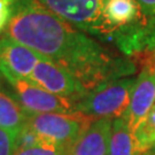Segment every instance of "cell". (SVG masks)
<instances>
[{"label":"cell","mask_w":155,"mask_h":155,"mask_svg":"<svg viewBox=\"0 0 155 155\" xmlns=\"http://www.w3.org/2000/svg\"><path fill=\"white\" fill-rule=\"evenodd\" d=\"M4 35L63 67L86 92L137 70L132 60L114 54L38 0H13Z\"/></svg>","instance_id":"1"},{"label":"cell","mask_w":155,"mask_h":155,"mask_svg":"<svg viewBox=\"0 0 155 155\" xmlns=\"http://www.w3.org/2000/svg\"><path fill=\"white\" fill-rule=\"evenodd\" d=\"M136 78L109 81L84 94L75 102V109L92 120L117 118L125 114Z\"/></svg>","instance_id":"2"},{"label":"cell","mask_w":155,"mask_h":155,"mask_svg":"<svg viewBox=\"0 0 155 155\" xmlns=\"http://www.w3.org/2000/svg\"><path fill=\"white\" fill-rule=\"evenodd\" d=\"M28 113V111H27ZM94 120L81 113H28V124L64 155Z\"/></svg>","instance_id":"3"},{"label":"cell","mask_w":155,"mask_h":155,"mask_svg":"<svg viewBox=\"0 0 155 155\" xmlns=\"http://www.w3.org/2000/svg\"><path fill=\"white\" fill-rule=\"evenodd\" d=\"M56 16L94 37L109 40L104 8L106 0H38Z\"/></svg>","instance_id":"4"},{"label":"cell","mask_w":155,"mask_h":155,"mask_svg":"<svg viewBox=\"0 0 155 155\" xmlns=\"http://www.w3.org/2000/svg\"><path fill=\"white\" fill-rule=\"evenodd\" d=\"M13 89V97L28 113L70 114L76 113L75 102L51 93L30 79L15 77L9 74H0Z\"/></svg>","instance_id":"5"},{"label":"cell","mask_w":155,"mask_h":155,"mask_svg":"<svg viewBox=\"0 0 155 155\" xmlns=\"http://www.w3.org/2000/svg\"><path fill=\"white\" fill-rule=\"evenodd\" d=\"M30 81L51 93L76 102L86 91L82 84L63 67L41 55L36 64Z\"/></svg>","instance_id":"6"},{"label":"cell","mask_w":155,"mask_h":155,"mask_svg":"<svg viewBox=\"0 0 155 155\" xmlns=\"http://www.w3.org/2000/svg\"><path fill=\"white\" fill-rule=\"evenodd\" d=\"M40 54L4 35L0 38V74L30 79Z\"/></svg>","instance_id":"7"},{"label":"cell","mask_w":155,"mask_h":155,"mask_svg":"<svg viewBox=\"0 0 155 155\" xmlns=\"http://www.w3.org/2000/svg\"><path fill=\"white\" fill-rule=\"evenodd\" d=\"M155 105V70L143 67L133 85L130 104L123 115L132 132Z\"/></svg>","instance_id":"8"},{"label":"cell","mask_w":155,"mask_h":155,"mask_svg":"<svg viewBox=\"0 0 155 155\" xmlns=\"http://www.w3.org/2000/svg\"><path fill=\"white\" fill-rule=\"evenodd\" d=\"M113 120H94L64 155H107Z\"/></svg>","instance_id":"9"},{"label":"cell","mask_w":155,"mask_h":155,"mask_svg":"<svg viewBox=\"0 0 155 155\" xmlns=\"http://www.w3.org/2000/svg\"><path fill=\"white\" fill-rule=\"evenodd\" d=\"M27 123V110L13 95L0 91V127L16 137Z\"/></svg>","instance_id":"10"},{"label":"cell","mask_w":155,"mask_h":155,"mask_svg":"<svg viewBox=\"0 0 155 155\" xmlns=\"http://www.w3.org/2000/svg\"><path fill=\"white\" fill-rule=\"evenodd\" d=\"M107 155H141L124 116L113 120Z\"/></svg>","instance_id":"11"},{"label":"cell","mask_w":155,"mask_h":155,"mask_svg":"<svg viewBox=\"0 0 155 155\" xmlns=\"http://www.w3.org/2000/svg\"><path fill=\"white\" fill-rule=\"evenodd\" d=\"M134 141L140 154L144 155L155 147V105L133 131Z\"/></svg>","instance_id":"12"},{"label":"cell","mask_w":155,"mask_h":155,"mask_svg":"<svg viewBox=\"0 0 155 155\" xmlns=\"http://www.w3.org/2000/svg\"><path fill=\"white\" fill-rule=\"evenodd\" d=\"M44 145H50V144L40 134H38V133L36 132L28 123L23 127V129L18 132V134L16 136V139H15L16 150H27V148L44 146Z\"/></svg>","instance_id":"13"},{"label":"cell","mask_w":155,"mask_h":155,"mask_svg":"<svg viewBox=\"0 0 155 155\" xmlns=\"http://www.w3.org/2000/svg\"><path fill=\"white\" fill-rule=\"evenodd\" d=\"M15 139L16 137L13 133L0 127V155L15 154Z\"/></svg>","instance_id":"14"},{"label":"cell","mask_w":155,"mask_h":155,"mask_svg":"<svg viewBox=\"0 0 155 155\" xmlns=\"http://www.w3.org/2000/svg\"><path fill=\"white\" fill-rule=\"evenodd\" d=\"M14 155H62V153L53 145H44L27 150H17Z\"/></svg>","instance_id":"15"},{"label":"cell","mask_w":155,"mask_h":155,"mask_svg":"<svg viewBox=\"0 0 155 155\" xmlns=\"http://www.w3.org/2000/svg\"><path fill=\"white\" fill-rule=\"evenodd\" d=\"M13 0H0V32L5 30L12 16Z\"/></svg>","instance_id":"16"},{"label":"cell","mask_w":155,"mask_h":155,"mask_svg":"<svg viewBox=\"0 0 155 155\" xmlns=\"http://www.w3.org/2000/svg\"><path fill=\"white\" fill-rule=\"evenodd\" d=\"M144 14L152 21H155V0H136Z\"/></svg>","instance_id":"17"},{"label":"cell","mask_w":155,"mask_h":155,"mask_svg":"<svg viewBox=\"0 0 155 155\" xmlns=\"http://www.w3.org/2000/svg\"><path fill=\"white\" fill-rule=\"evenodd\" d=\"M144 155H155V147H154V148H153V150H148L147 153H145Z\"/></svg>","instance_id":"18"}]
</instances>
